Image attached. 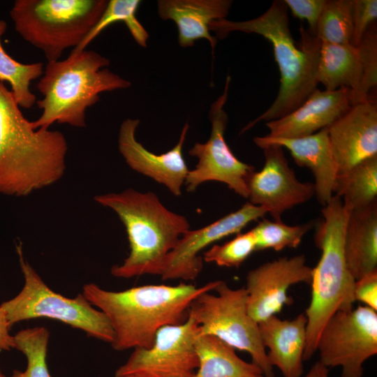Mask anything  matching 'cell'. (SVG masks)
Here are the masks:
<instances>
[{
	"label": "cell",
	"instance_id": "cell-23",
	"mask_svg": "<svg viewBox=\"0 0 377 377\" xmlns=\"http://www.w3.org/2000/svg\"><path fill=\"white\" fill-rule=\"evenodd\" d=\"M362 79L359 50L352 43H321L317 66V81L326 90L346 87L350 96L358 89Z\"/></svg>",
	"mask_w": 377,
	"mask_h": 377
},
{
	"label": "cell",
	"instance_id": "cell-6",
	"mask_svg": "<svg viewBox=\"0 0 377 377\" xmlns=\"http://www.w3.org/2000/svg\"><path fill=\"white\" fill-rule=\"evenodd\" d=\"M315 242L321 251L317 265L313 268L311 297L305 311L307 319L304 360L316 352L320 334L330 318L339 311L353 309L355 280L346 264L343 239L350 214L342 199L333 195L321 209Z\"/></svg>",
	"mask_w": 377,
	"mask_h": 377
},
{
	"label": "cell",
	"instance_id": "cell-28",
	"mask_svg": "<svg viewBox=\"0 0 377 377\" xmlns=\"http://www.w3.org/2000/svg\"><path fill=\"white\" fill-rule=\"evenodd\" d=\"M14 337V348L27 358L24 371L15 370L10 377H51L47 355L50 332L44 327L22 330Z\"/></svg>",
	"mask_w": 377,
	"mask_h": 377
},
{
	"label": "cell",
	"instance_id": "cell-13",
	"mask_svg": "<svg viewBox=\"0 0 377 377\" xmlns=\"http://www.w3.org/2000/svg\"><path fill=\"white\" fill-rule=\"evenodd\" d=\"M262 149L265 163L249 177L248 199L250 203L265 208L274 221H280L284 212L315 195V185L297 178L282 147L270 145Z\"/></svg>",
	"mask_w": 377,
	"mask_h": 377
},
{
	"label": "cell",
	"instance_id": "cell-34",
	"mask_svg": "<svg viewBox=\"0 0 377 377\" xmlns=\"http://www.w3.org/2000/svg\"><path fill=\"white\" fill-rule=\"evenodd\" d=\"M294 17L305 20L316 36L317 24L326 0H283Z\"/></svg>",
	"mask_w": 377,
	"mask_h": 377
},
{
	"label": "cell",
	"instance_id": "cell-29",
	"mask_svg": "<svg viewBox=\"0 0 377 377\" xmlns=\"http://www.w3.org/2000/svg\"><path fill=\"white\" fill-rule=\"evenodd\" d=\"M353 0H326L320 14L316 36L321 43H352Z\"/></svg>",
	"mask_w": 377,
	"mask_h": 377
},
{
	"label": "cell",
	"instance_id": "cell-24",
	"mask_svg": "<svg viewBox=\"0 0 377 377\" xmlns=\"http://www.w3.org/2000/svg\"><path fill=\"white\" fill-rule=\"evenodd\" d=\"M198 367L192 377H265L260 369L240 358L235 349L210 335H197Z\"/></svg>",
	"mask_w": 377,
	"mask_h": 377
},
{
	"label": "cell",
	"instance_id": "cell-15",
	"mask_svg": "<svg viewBox=\"0 0 377 377\" xmlns=\"http://www.w3.org/2000/svg\"><path fill=\"white\" fill-rule=\"evenodd\" d=\"M267 213L265 208L248 202L209 225L197 230L189 229L168 255L160 276L162 280H195L202 268L201 251L226 237L239 233L249 223Z\"/></svg>",
	"mask_w": 377,
	"mask_h": 377
},
{
	"label": "cell",
	"instance_id": "cell-4",
	"mask_svg": "<svg viewBox=\"0 0 377 377\" xmlns=\"http://www.w3.org/2000/svg\"><path fill=\"white\" fill-rule=\"evenodd\" d=\"M94 200L117 213L128 235L129 255L121 265L111 268V274L123 279L161 276L168 255L189 230L188 220L168 209L152 192L128 188L98 195Z\"/></svg>",
	"mask_w": 377,
	"mask_h": 377
},
{
	"label": "cell",
	"instance_id": "cell-8",
	"mask_svg": "<svg viewBox=\"0 0 377 377\" xmlns=\"http://www.w3.org/2000/svg\"><path fill=\"white\" fill-rule=\"evenodd\" d=\"M16 249L24 286L15 297L1 304L10 325L30 319L50 318L111 344L114 332L105 313L95 308L82 293L69 298L54 291L24 258L21 244Z\"/></svg>",
	"mask_w": 377,
	"mask_h": 377
},
{
	"label": "cell",
	"instance_id": "cell-20",
	"mask_svg": "<svg viewBox=\"0 0 377 377\" xmlns=\"http://www.w3.org/2000/svg\"><path fill=\"white\" fill-rule=\"evenodd\" d=\"M306 323L304 313L292 320H282L276 315L258 323L268 360L283 377H300L304 372Z\"/></svg>",
	"mask_w": 377,
	"mask_h": 377
},
{
	"label": "cell",
	"instance_id": "cell-7",
	"mask_svg": "<svg viewBox=\"0 0 377 377\" xmlns=\"http://www.w3.org/2000/svg\"><path fill=\"white\" fill-rule=\"evenodd\" d=\"M107 4L105 0H16L10 15L15 31L43 51L48 62L76 47Z\"/></svg>",
	"mask_w": 377,
	"mask_h": 377
},
{
	"label": "cell",
	"instance_id": "cell-26",
	"mask_svg": "<svg viewBox=\"0 0 377 377\" xmlns=\"http://www.w3.org/2000/svg\"><path fill=\"white\" fill-rule=\"evenodd\" d=\"M7 24L0 20V81L7 82L20 108L30 109L36 101V96L30 91L31 81L43 74V64L40 62L24 64L15 61L4 50L1 38Z\"/></svg>",
	"mask_w": 377,
	"mask_h": 377
},
{
	"label": "cell",
	"instance_id": "cell-3",
	"mask_svg": "<svg viewBox=\"0 0 377 377\" xmlns=\"http://www.w3.org/2000/svg\"><path fill=\"white\" fill-rule=\"evenodd\" d=\"M68 150L59 131L34 129L0 81V193L26 196L61 178Z\"/></svg>",
	"mask_w": 377,
	"mask_h": 377
},
{
	"label": "cell",
	"instance_id": "cell-39",
	"mask_svg": "<svg viewBox=\"0 0 377 377\" xmlns=\"http://www.w3.org/2000/svg\"><path fill=\"white\" fill-rule=\"evenodd\" d=\"M114 377H135V376H114Z\"/></svg>",
	"mask_w": 377,
	"mask_h": 377
},
{
	"label": "cell",
	"instance_id": "cell-30",
	"mask_svg": "<svg viewBox=\"0 0 377 377\" xmlns=\"http://www.w3.org/2000/svg\"><path fill=\"white\" fill-rule=\"evenodd\" d=\"M311 227L312 223L288 226L282 221L263 219L252 229L256 239V251L270 249L279 251L286 248H296Z\"/></svg>",
	"mask_w": 377,
	"mask_h": 377
},
{
	"label": "cell",
	"instance_id": "cell-37",
	"mask_svg": "<svg viewBox=\"0 0 377 377\" xmlns=\"http://www.w3.org/2000/svg\"><path fill=\"white\" fill-rule=\"evenodd\" d=\"M328 374L329 368L318 361L311 367L305 377H328Z\"/></svg>",
	"mask_w": 377,
	"mask_h": 377
},
{
	"label": "cell",
	"instance_id": "cell-25",
	"mask_svg": "<svg viewBox=\"0 0 377 377\" xmlns=\"http://www.w3.org/2000/svg\"><path fill=\"white\" fill-rule=\"evenodd\" d=\"M334 193L350 212L376 202L377 156L366 159L347 172L338 175Z\"/></svg>",
	"mask_w": 377,
	"mask_h": 377
},
{
	"label": "cell",
	"instance_id": "cell-19",
	"mask_svg": "<svg viewBox=\"0 0 377 377\" xmlns=\"http://www.w3.org/2000/svg\"><path fill=\"white\" fill-rule=\"evenodd\" d=\"M253 142L260 149L270 145L285 147L300 167L309 168L315 179V195L321 205L325 206L333 196L337 168L327 128L299 138L257 136L253 138Z\"/></svg>",
	"mask_w": 377,
	"mask_h": 377
},
{
	"label": "cell",
	"instance_id": "cell-35",
	"mask_svg": "<svg viewBox=\"0 0 377 377\" xmlns=\"http://www.w3.org/2000/svg\"><path fill=\"white\" fill-rule=\"evenodd\" d=\"M354 298L377 311V270L355 281Z\"/></svg>",
	"mask_w": 377,
	"mask_h": 377
},
{
	"label": "cell",
	"instance_id": "cell-40",
	"mask_svg": "<svg viewBox=\"0 0 377 377\" xmlns=\"http://www.w3.org/2000/svg\"></svg>",
	"mask_w": 377,
	"mask_h": 377
},
{
	"label": "cell",
	"instance_id": "cell-38",
	"mask_svg": "<svg viewBox=\"0 0 377 377\" xmlns=\"http://www.w3.org/2000/svg\"><path fill=\"white\" fill-rule=\"evenodd\" d=\"M0 377H6L0 370Z\"/></svg>",
	"mask_w": 377,
	"mask_h": 377
},
{
	"label": "cell",
	"instance_id": "cell-36",
	"mask_svg": "<svg viewBox=\"0 0 377 377\" xmlns=\"http://www.w3.org/2000/svg\"><path fill=\"white\" fill-rule=\"evenodd\" d=\"M10 327L6 311L0 305V350L14 348V337L10 333Z\"/></svg>",
	"mask_w": 377,
	"mask_h": 377
},
{
	"label": "cell",
	"instance_id": "cell-27",
	"mask_svg": "<svg viewBox=\"0 0 377 377\" xmlns=\"http://www.w3.org/2000/svg\"><path fill=\"white\" fill-rule=\"evenodd\" d=\"M139 0H110L97 22L80 44L71 51L78 52L85 47L103 30L117 22H123L128 27L131 36L138 44L147 47L149 34L135 16L140 4Z\"/></svg>",
	"mask_w": 377,
	"mask_h": 377
},
{
	"label": "cell",
	"instance_id": "cell-32",
	"mask_svg": "<svg viewBox=\"0 0 377 377\" xmlns=\"http://www.w3.org/2000/svg\"><path fill=\"white\" fill-rule=\"evenodd\" d=\"M256 251V239L252 230L238 233L232 239L214 244L204 253L203 259L220 267H238Z\"/></svg>",
	"mask_w": 377,
	"mask_h": 377
},
{
	"label": "cell",
	"instance_id": "cell-5",
	"mask_svg": "<svg viewBox=\"0 0 377 377\" xmlns=\"http://www.w3.org/2000/svg\"><path fill=\"white\" fill-rule=\"evenodd\" d=\"M109 64L108 58L85 50L71 52L62 61H48L37 84L43 96L36 102L42 113L31 121L33 128L48 129L54 122L85 127V112L99 101L101 93L126 89L131 84L103 68Z\"/></svg>",
	"mask_w": 377,
	"mask_h": 377
},
{
	"label": "cell",
	"instance_id": "cell-16",
	"mask_svg": "<svg viewBox=\"0 0 377 377\" xmlns=\"http://www.w3.org/2000/svg\"><path fill=\"white\" fill-rule=\"evenodd\" d=\"M327 130L337 176L377 156V105L374 101L351 105Z\"/></svg>",
	"mask_w": 377,
	"mask_h": 377
},
{
	"label": "cell",
	"instance_id": "cell-9",
	"mask_svg": "<svg viewBox=\"0 0 377 377\" xmlns=\"http://www.w3.org/2000/svg\"><path fill=\"white\" fill-rule=\"evenodd\" d=\"M213 291L199 295L191 304L188 316L199 326L198 335H210L235 349L249 354L265 377H274L260 337L258 324L249 315L244 288H232L219 281Z\"/></svg>",
	"mask_w": 377,
	"mask_h": 377
},
{
	"label": "cell",
	"instance_id": "cell-21",
	"mask_svg": "<svg viewBox=\"0 0 377 377\" xmlns=\"http://www.w3.org/2000/svg\"><path fill=\"white\" fill-rule=\"evenodd\" d=\"M232 3L231 0H161L158 11L163 20L175 22L182 47H191L196 40L205 38L214 52L217 39L209 34V24L226 18Z\"/></svg>",
	"mask_w": 377,
	"mask_h": 377
},
{
	"label": "cell",
	"instance_id": "cell-31",
	"mask_svg": "<svg viewBox=\"0 0 377 377\" xmlns=\"http://www.w3.org/2000/svg\"><path fill=\"white\" fill-rule=\"evenodd\" d=\"M362 79L357 91L350 96L351 105L369 98L370 92L377 86V29L373 24L359 45Z\"/></svg>",
	"mask_w": 377,
	"mask_h": 377
},
{
	"label": "cell",
	"instance_id": "cell-17",
	"mask_svg": "<svg viewBox=\"0 0 377 377\" xmlns=\"http://www.w3.org/2000/svg\"><path fill=\"white\" fill-rule=\"evenodd\" d=\"M139 124V119H126L121 123L118 139L120 153L133 170L163 184L175 195H180L189 171L182 154L188 124L184 126L174 147L165 153L156 154L137 141L135 134Z\"/></svg>",
	"mask_w": 377,
	"mask_h": 377
},
{
	"label": "cell",
	"instance_id": "cell-14",
	"mask_svg": "<svg viewBox=\"0 0 377 377\" xmlns=\"http://www.w3.org/2000/svg\"><path fill=\"white\" fill-rule=\"evenodd\" d=\"M312 271L302 254L279 258L250 270L244 288L250 316L258 323L276 316L293 302L288 295L290 286L300 283L310 284Z\"/></svg>",
	"mask_w": 377,
	"mask_h": 377
},
{
	"label": "cell",
	"instance_id": "cell-12",
	"mask_svg": "<svg viewBox=\"0 0 377 377\" xmlns=\"http://www.w3.org/2000/svg\"><path fill=\"white\" fill-rule=\"evenodd\" d=\"M199 326L188 315L185 321L161 327L152 345L138 348L114 376L192 377L198 367L195 341Z\"/></svg>",
	"mask_w": 377,
	"mask_h": 377
},
{
	"label": "cell",
	"instance_id": "cell-11",
	"mask_svg": "<svg viewBox=\"0 0 377 377\" xmlns=\"http://www.w3.org/2000/svg\"><path fill=\"white\" fill-rule=\"evenodd\" d=\"M228 75L223 94L212 104L209 120L212 131L205 143H195L189 154L198 158L195 168L189 170L185 179L187 191H194L203 182L216 181L226 184L237 195L248 198L247 182L255 168L239 160L226 142L224 133L228 122L224 110L230 83Z\"/></svg>",
	"mask_w": 377,
	"mask_h": 377
},
{
	"label": "cell",
	"instance_id": "cell-10",
	"mask_svg": "<svg viewBox=\"0 0 377 377\" xmlns=\"http://www.w3.org/2000/svg\"><path fill=\"white\" fill-rule=\"evenodd\" d=\"M320 362L341 367V377H362L363 365L377 353V313L359 306L332 315L324 325L316 346Z\"/></svg>",
	"mask_w": 377,
	"mask_h": 377
},
{
	"label": "cell",
	"instance_id": "cell-1",
	"mask_svg": "<svg viewBox=\"0 0 377 377\" xmlns=\"http://www.w3.org/2000/svg\"><path fill=\"white\" fill-rule=\"evenodd\" d=\"M288 8L282 0L274 1L260 16L245 21L226 18L212 21L209 27L223 39L232 31L262 36L272 45L280 73V85L272 104L241 131L245 133L260 121L284 117L302 104L317 89V66L321 42L309 29L300 27L301 41H295L290 29Z\"/></svg>",
	"mask_w": 377,
	"mask_h": 377
},
{
	"label": "cell",
	"instance_id": "cell-2",
	"mask_svg": "<svg viewBox=\"0 0 377 377\" xmlns=\"http://www.w3.org/2000/svg\"><path fill=\"white\" fill-rule=\"evenodd\" d=\"M218 283L200 287L186 283L149 284L121 291L90 283L84 286L82 293L105 313L114 332L111 346L123 351L150 347L161 327L185 321L192 302L201 294L213 291Z\"/></svg>",
	"mask_w": 377,
	"mask_h": 377
},
{
	"label": "cell",
	"instance_id": "cell-22",
	"mask_svg": "<svg viewBox=\"0 0 377 377\" xmlns=\"http://www.w3.org/2000/svg\"><path fill=\"white\" fill-rule=\"evenodd\" d=\"M344 256L356 281L377 270V202L352 211L345 229Z\"/></svg>",
	"mask_w": 377,
	"mask_h": 377
},
{
	"label": "cell",
	"instance_id": "cell-33",
	"mask_svg": "<svg viewBox=\"0 0 377 377\" xmlns=\"http://www.w3.org/2000/svg\"><path fill=\"white\" fill-rule=\"evenodd\" d=\"M377 18L376 0H353L352 44L357 46Z\"/></svg>",
	"mask_w": 377,
	"mask_h": 377
},
{
	"label": "cell",
	"instance_id": "cell-18",
	"mask_svg": "<svg viewBox=\"0 0 377 377\" xmlns=\"http://www.w3.org/2000/svg\"><path fill=\"white\" fill-rule=\"evenodd\" d=\"M351 106L350 90L317 89L295 110L279 119L265 123L267 136L292 138L309 135L328 128Z\"/></svg>",
	"mask_w": 377,
	"mask_h": 377
}]
</instances>
